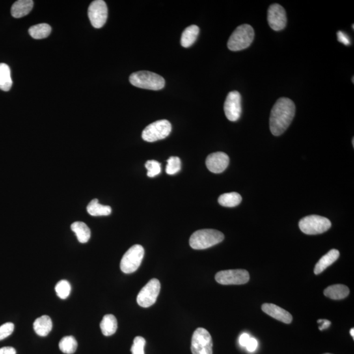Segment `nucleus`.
<instances>
[{"instance_id": "nucleus-1", "label": "nucleus", "mask_w": 354, "mask_h": 354, "mask_svg": "<svg viewBox=\"0 0 354 354\" xmlns=\"http://www.w3.org/2000/svg\"><path fill=\"white\" fill-rule=\"evenodd\" d=\"M295 105L291 99L282 97L274 105L270 118V128L274 136H280L287 130L295 115Z\"/></svg>"}, {"instance_id": "nucleus-2", "label": "nucleus", "mask_w": 354, "mask_h": 354, "mask_svg": "<svg viewBox=\"0 0 354 354\" xmlns=\"http://www.w3.org/2000/svg\"><path fill=\"white\" fill-rule=\"evenodd\" d=\"M224 236L219 231L213 229H203L196 231L190 238V245L192 249H208L224 240Z\"/></svg>"}, {"instance_id": "nucleus-3", "label": "nucleus", "mask_w": 354, "mask_h": 354, "mask_svg": "<svg viewBox=\"0 0 354 354\" xmlns=\"http://www.w3.org/2000/svg\"><path fill=\"white\" fill-rule=\"evenodd\" d=\"M129 81L135 87L153 91L160 90L165 86V79L161 75L149 71L133 73Z\"/></svg>"}, {"instance_id": "nucleus-4", "label": "nucleus", "mask_w": 354, "mask_h": 354, "mask_svg": "<svg viewBox=\"0 0 354 354\" xmlns=\"http://www.w3.org/2000/svg\"><path fill=\"white\" fill-rule=\"evenodd\" d=\"M254 32L251 25L247 24L239 26L230 36L228 47L232 51H238L247 49L253 42Z\"/></svg>"}, {"instance_id": "nucleus-5", "label": "nucleus", "mask_w": 354, "mask_h": 354, "mask_svg": "<svg viewBox=\"0 0 354 354\" xmlns=\"http://www.w3.org/2000/svg\"><path fill=\"white\" fill-rule=\"evenodd\" d=\"M299 226L304 234L317 235L327 232L331 227V222L327 218L314 215L303 218Z\"/></svg>"}, {"instance_id": "nucleus-6", "label": "nucleus", "mask_w": 354, "mask_h": 354, "mask_svg": "<svg viewBox=\"0 0 354 354\" xmlns=\"http://www.w3.org/2000/svg\"><path fill=\"white\" fill-rule=\"evenodd\" d=\"M144 255V249L140 245H134L129 248L120 262L121 271L125 274L135 273L141 264Z\"/></svg>"}, {"instance_id": "nucleus-7", "label": "nucleus", "mask_w": 354, "mask_h": 354, "mask_svg": "<svg viewBox=\"0 0 354 354\" xmlns=\"http://www.w3.org/2000/svg\"><path fill=\"white\" fill-rule=\"evenodd\" d=\"M171 124L167 120L156 121L144 129L142 137L146 142H153L165 139L171 132Z\"/></svg>"}, {"instance_id": "nucleus-8", "label": "nucleus", "mask_w": 354, "mask_h": 354, "mask_svg": "<svg viewBox=\"0 0 354 354\" xmlns=\"http://www.w3.org/2000/svg\"><path fill=\"white\" fill-rule=\"evenodd\" d=\"M192 354H213V340L210 333L204 328H198L192 338Z\"/></svg>"}, {"instance_id": "nucleus-9", "label": "nucleus", "mask_w": 354, "mask_h": 354, "mask_svg": "<svg viewBox=\"0 0 354 354\" xmlns=\"http://www.w3.org/2000/svg\"><path fill=\"white\" fill-rule=\"evenodd\" d=\"M161 285L158 280L152 279L140 290L137 296L138 304L142 308H148L157 301L160 292Z\"/></svg>"}, {"instance_id": "nucleus-10", "label": "nucleus", "mask_w": 354, "mask_h": 354, "mask_svg": "<svg viewBox=\"0 0 354 354\" xmlns=\"http://www.w3.org/2000/svg\"><path fill=\"white\" fill-rule=\"evenodd\" d=\"M249 274L245 270H228L219 272L215 280L222 285H243L249 281Z\"/></svg>"}, {"instance_id": "nucleus-11", "label": "nucleus", "mask_w": 354, "mask_h": 354, "mask_svg": "<svg viewBox=\"0 0 354 354\" xmlns=\"http://www.w3.org/2000/svg\"><path fill=\"white\" fill-rule=\"evenodd\" d=\"M88 16L93 27L96 29L102 28L108 18V8L105 1L96 0L90 4Z\"/></svg>"}, {"instance_id": "nucleus-12", "label": "nucleus", "mask_w": 354, "mask_h": 354, "mask_svg": "<svg viewBox=\"0 0 354 354\" xmlns=\"http://www.w3.org/2000/svg\"><path fill=\"white\" fill-rule=\"evenodd\" d=\"M224 111L226 118L231 122H236L240 118L242 109L241 97L238 92L233 91L229 93L224 103Z\"/></svg>"}, {"instance_id": "nucleus-13", "label": "nucleus", "mask_w": 354, "mask_h": 354, "mask_svg": "<svg viewBox=\"0 0 354 354\" xmlns=\"http://www.w3.org/2000/svg\"><path fill=\"white\" fill-rule=\"evenodd\" d=\"M267 20L270 27L275 31L284 29L288 23L286 10L279 4H273L268 10Z\"/></svg>"}, {"instance_id": "nucleus-14", "label": "nucleus", "mask_w": 354, "mask_h": 354, "mask_svg": "<svg viewBox=\"0 0 354 354\" xmlns=\"http://www.w3.org/2000/svg\"><path fill=\"white\" fill-rule=\"evenodd\" d=\"M230 162L228 155L219 152L209 154L206 159L207 169L213 173H221L226 170Z\"/></svg>"}, {"instance_id": "nucleus-15", "label": "nucleus", "mask_w": 354, "mask_h": 354, "mask_svg": "<svg viewBox=\"0 0 354 354\" xmlns=\"http://www.w3.org/2000/svg\"><path fill=\"white\" fill-rule=\"evenodd\" d=\"M262 310L269 316L282 322L289 324L293 320V317L288 311L274 304L265 303L262 306Z\"/></svg>"}, {"instance_id": "nucleus-16", "label": "nucleus", "mask_w": 354, "mask_h": 354, "mask_svg": "<svg viewBox=\"0 0 354 354\" xmlns=\"http://www.w3.org/2000/svg\"><path fill=\"white\" fill-rule=\"evenodd\" d=\"M340 256V252L336 249L330 250L327 254L323 256L316 266H315L314 273L316 275L323 273L326 269H327L329 266L333 264L336 260H337Z\"/></svg>"}, {"instance_id": "nucleus-17", "label": "nucleus", "mask_w": 354, "mask_h": 354, "mask_svg": "<svg viewBox=\"0 0 354 354\" xmlns=\"http://www.w3.org/2000/svg\"><path fill=\"white\" fill-rule=\"evenodd\" d=\"M33 6L34 2L32 0H19L12 6V15L16 19L21 18L29 15Z\"/></svg>"}, {"instance_id": "nucleus-18", "label": "nucleus", "mask_w": 354, "mask_h": 354, "mask_svg": "<svg viewBox=\"0 0 354 354\" xmlns=\"http://www.w3.org/2000/svg\"><path fill=\"white\" fill-rule=\"evenodd\" d=\"M52 328L53 323L48 316L38 317L34 323V331L40 336H46L51 331Z\"/></svg>"}, {"instance_id": "nucleus-19", "label": "nucleus", "mask_w": 354, "mask_h": 354, "mask_svg": "<svg viewBox=\"0 0 354 354\" xmlns=\"http://www.w3.org/2000/svg\"><path fill=\"white\" fill-rule=\"evenodd\" d=\"M349 290L344 285L336 284L328 287L324 290L325 297L333 300L345 299L348 296Z\"/></svg>"}, {"instance_id": "nucleus-20", "label": "nucleus", "mask_w": 354, "mask_h": 354, "mask_svg": "<svg viewBox=\"0 0 354 354\" xmlns=\"http://www.w3.org/2000/svg\"><path fill=\"white\" fill-rule=\"evenodd\" d=\"M100 327L104 335L107 336L113 335L117 331V319L114 315H105L101 321Z\"/></svg>"}, {"instance_id": "nucleus-21", "label": "nucleus", "mask_w": 354, "mask_h": 354, "mask_svg": "<svg viewBox=\"0 0 354 354\" xmlns=\"http://www.w3.org/2000/svg\"><path fill=\"white\" fill-rule=\"evenodd\" d=\"M199 32L200 29L198 26L191 25L187 27L183 32L181 36V45L186 48L191 47L197 40Z\"/></svg>"}, {"instance_id": "nucleus-22", "label": "nucleus", "mask_w": 354, "mask_h": 354, "mask_svg": "<svg viewBox=\"0 0 354 354\" xmlns=\"http://www.w3.org/2000/svg\"><path fill=\"white\" fill-rule=\"evenodd\" d=\"M71 229L76 235L79 242L87 243L91 237V230L87 224L82 222H75L71 225Z\"/></svg>"}, {"instance_id": "nucleus-23", "label": "nucleus", "mask_w": 354, "mask_h": 354, "mask_svg": "<svg viewBox=\"0 0 354 354\" xmlns=\"http://www.w3.org/2000/svg\"><path fill=\"white\" fill-rule=\"evenodd\" d=\"M88 214L99 217V216H108L111 214V207L108 206H103L99 204V200L94 199L91 201L87 207Z\"/></svg>"}, {"instance_id": "nucleus-24", "label": "nucleus", "mask_w": 354, "mask_h": 354, "mask_svg": "<svg viewBox=\"0 0 354 354\" xmlns=\"http://www.w3.org/2000/svg\"><path fill=\"white\" fill-rule=\"evenodd\" d=\"M13 81L10 66L5 63H0V90L9 92L12 88Z\"/></svg>"}, {"instance_id": "nucleus-25", "label": "nucleus", "mask_w": 354, "mask_h": 354, "mask_svg": "<svg viewBox=\"0 0 354 354\" xmlns=\"http://www.w3.org/2000/svg\"><path fill=\"white\" fill-rule=\"evenodd\" d=\"M31 37L36 40H41L48 37L51 32V27L46 23L38 24L32 26L29 30Z\"/></svg>"}, {"instance_id": "nucleus-26", "label": "nucleus", "mask_w": 354, "mask_h": 354, "mask_svg": "<svg viewBox=\"0 0 354 354\" xmlns=\"http://www.w3.org/2000/svg\"><path fill=\"white\" fill-rule=\"evenodd\" d=\"M242 201L240 194L237 192H230L222 194L218 202L221 206L226 207H234L238 206Z\"/></svg>"}, {"instance_id": "nucleus-27", "label": "nucleus", "mask_w": 354, "mask_h": 354, "mask_svg": "<svg viewBox=\"0 0 354 354\" xmlns=\"http://www.w3.org/2000/svg\"><path fill=\"white\" fill-rule=\"evenodd\" d=\"M60 351L66 354H72L76 351L77 342L74 336H67L62 338L59 342Z\"/></svg>"}, {"instance_id": "nucleus-28", "label": "nucleus", "mask_w": 354, "mask_h": 354, "mask_svg": "<svg viewBox=\"0 0 354 354\" xmlns=\"http://www.w3.org/2000/svg\"><path fill=\"white\" fill-rule=\"evenodd\" d=\"M55 291L58 297L61 299H66L70 294L71 286L66 280H61L55 286Z\"/></svg>"}, {"instance_id": "nucleus-29", "label": "nucleus", "mask_w": 354, "mask_h": 354, "mask_svg": "<svg viewBox=\"0 0 354 354\" xmlns=\"http://www.w3.org/2000/svg\"><path fill=\"white\" fill-rule=\"evenodd\" d=\"M166 172L169 175H172L180 171L181 169V161L180 158L176 156H172L168 159Z\"/></svg>"}, {"instance_id": "nucleus-30", "label": "nucleus", "mask_w": 354, "mask_h": 354, "mask_svg": "<svg viewBox=\"0 0 354 354\" xmlns=\"http://www.w3.org/2000/svg\"><path fill=\"white\" fill-rule=\"evenodd\" d=\"M145 167L148 170L147 175L149 177H154L161 172V164L158 161L148 160L145 164Z\"/></svg>"}, {"instance_id": "nucleus-31", "label": "nucleus", "mask_w": 354, "mask_h": 354, "mask_svg": "<svg viewBox=\"0 0 354 354\" xmlns=\"http://www.w3.org/2000/svg\"><path fill=\"white\" fill-rule=\"evenodd\" d=\"M146 340L142 336H137L133 341V344L131 351L132 354H144V346Z\"/></svg>"}, {"instance_id": "nucleus-32", "label": "nucleus", "mask_w": 354, "mask_h": 354, "mask_svg": "<svg viewBox=\"0 0 354 354\" xmlns=\"http://www.w3.org/2000/svg\"><path fill=\"white\" fill-rule=\"evenodd\" d=\"M14 323L8 322L0 326V340L5 339L14 331Z\"/></svg>"}, {"instance_id": "nucleus-33", "label": "nucleus", "mask_w": 354, "mask_h": 354, "mask_svg": "<svg viewBox=\"0 0 354 354\" xmlns=\"http://www.w3.org/2000/svg\"><path fill=\"white\" fill-rule=\"evenodd\" d=\"M337 38L338 40L345 45H349L351 44L350 40H349L348 36L342 31L337 32Z\"/></svg>"}, {"instance_id": "nucleus-34", "label": "nucleus", "mask_w": 354, "mask_h": 354, "mask_svg": "<svg viewBox=\"0 0 354 354\" xmlns=\"http://www.w3.org/2000/svg\"><path fill=\"white\" fill-rule=\"evenodd\" d=\"M258 346L257 340L254 338H250L249 342H248L246 348L249 352H253L255 351Z\"/></svg>"}, {"instance_id": "nucleus-35", "label": "nucleus", "mask_w": 354, "mask_h": 354, "mask_svg": "<svg viewBox=\"0 0 354 354\" xmlns=\"http://www.w3.org/2000/svg\"><path fill=\"white\" fill-rule=\"evenodd\" d=\"M317 323L320 324V326L319 327V329L320 330V331L327 329L331 324V321L327 320V319H319V320L317 321Z\"/></svg>"}, {"instance_id": "nucleus-36", "label": "nucleus", "mask_w": 354, "mask_h": 354, "mask_svg": "<svg viewBox=\"0 0 354 354\" xmlns=\"http://www.w3.org/2000/svg\"><path fill=\"white\" fill-rule=\"evenodd\" d=\"M250 336L249 334L247 333H243L239 337V342L241 346L246 347L247 346L248 342L250 339Z\"/></svg>"}, {"instance_id": "nucleus-37", "label": "nucleus", "mask_w": 354, "mask_h": 354, "mask_svg": "<svg viewBox=\"0 0 354 354\" xmlns=\"http://www.w3.org/2000/svg\"><path fill=\"white\" fill-rule=\"evenodd\" d=\"M16 350L14 347L6 346L0 348V354H16Z\"/></svg>"}, {"instance_id": "nucleus-38", "label": "nucleus", "mask_w": 354, "mask_h": 354, "mask_svg": "<svg viewBox=\"0 0 354 354\" xmlns=\"http://www.w3.org/2000/svg\"><path fill=\"white\" fill-rule=\"evenodd\" d=\"M350 334H351V336H352V338H354V329H353V328H352V329H351V330H350Z\"/></svg>"}, {"instance_id": "nucleus-39", "label": "nucleus", "mask_w": 354, "mask_h": 354, "mask_svg": "<svg viewBox=\"0 0 354 354\" xmlns=\"http://www.w3.org/2000/svg\"><path fill=\"white\" fill-rule=\"evenodd\" d=\"M352 144H353V146H354V139H353V138L352 139Z\"/></svg>"}, {"instance_id": "nucleus-40", "label": "nucleus", "mask_w": 354, "mask_h": 354, "mask_svg": "<svg viewBox=\"0 0 354 354\" xmlns=\"http://www.w3.org/2000/svg\"><path fill=\"white\" fill-rule=\"evenodd\" d=\"M324 354H332V353H324Z\"/></svg>"}]
</instances>
